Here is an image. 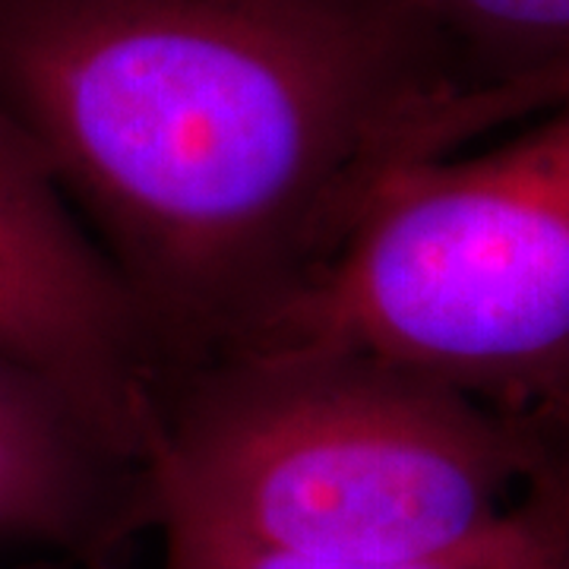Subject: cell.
I'll return each instance as SVG.
<instances>
[{
  "label": "cell",
  "instance_id": "1",
  "mask_svg": "<svg viewBox=\"0 0 569 569\" xmlns=\"http://www.w3.org/2000/svg\"><path fill=\"white\" fill-rule=\"evenodd\" d=\"M0 111L178 373L260 336L408 171L509 127L411 0H0Z\"/></svg>",
  "mask_w": 569,
  "mask_h": 569
},
{
  "label": "cell",
  "instance_id": "2",
  "mask_svg": "<svg viewBox=\"0 0 569 569\" xmlns=\"http://www.w3.org/2000/svg\"><path fill=\"white\" fill-rule=\"evenodd\" d=\"M569 430L339 348H244L174 377L146 478L159 531L396 560L507 512Z\"/></svg>",
  "mask_w": 569,
  "mask_h": 569
},
{
  "label": "cell",
  "instance_id": "3",
  "mask_svg": "<svg viewBox=\"0 0 569 569\" xmlns=\"http://www.w3.org/2000/svg\"><path fill=\"white\" fill-rule=\"evenodd\" d=\"M244 348L361 351L569 430V99L399 178Z\"/></svg>",
  "mask_w": 569,
  "mask_h": 569
},
{
  "label": "cell",
  "instance_id": "4",
  "mask_svg": "<svg viewBox=\"0 0 569 569\" xmlns=\"http://www.w3.org/2000/svg\"><path fill=\"white\" fill-rule=\"evenodd\" d=\"M0 355L146 468L178 370L39 149L3 111Z\"/></svg>",
  "mask_w": 569,
  "mask_h": 569
},
{
  "label": "cell",
  "instance_id": "5",
  "mask_svg": "<svg viewBox=\"0 0 569 569\" xmlns=\"http://www.w3.org/2000/svg\"><path fill=\"white\" fill-rule=\"evenodd\" d=\"M156 529L146 468L111 447L36 373L0 355V541L118 569Z\"/></svg>",
  "mask_w": 569,
  "mask_h": 569
},
{
  "label": "cell",
  "instance_id": "6",
  "mask_svg": "<svg viewBox=\"0 0 569 569\" xmlns=\"http://www.w3.org/2000/svg\"><path fill=\"white\" fill-rule=\"evenodd\" d=\"M456 82L522 123L569 99V0H411Z\"/></svg>",
  "mask_w": 569,
  "mask_h": 569
},
{
  "label": "cell",
  "instance_id": "7",
  "mask_svg": "<svg viewBox=\"0 0 569 569\" xmlns=\"http://www.w3.org/2000/svg\"><path fill=\"white\" fill-rule=\"evenodd\" d=\"M162 569H569V440L512 507L459 545L396 560H305L162 531Z\"/></svg>",
  "mask_w": 569,
  "mask_h": 569
}]
</instances>
